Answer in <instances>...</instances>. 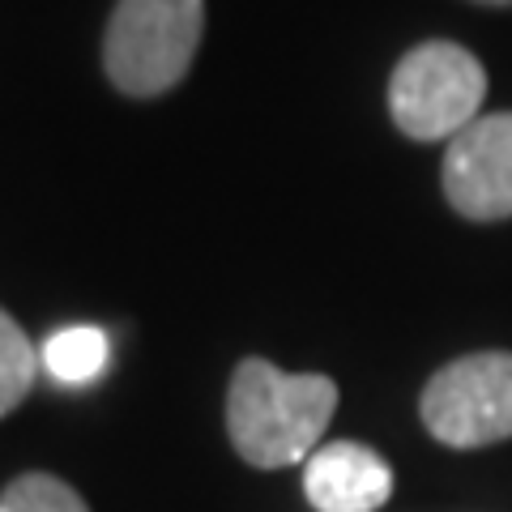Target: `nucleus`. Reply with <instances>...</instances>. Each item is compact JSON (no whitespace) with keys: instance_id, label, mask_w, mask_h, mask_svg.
Listing matches in <instances>:
<instances>
[{"instance_id":"1","label":"nucleus","mask_w":512,"mask_h":512,"mask_svg":"<svg viewBox=\"0 0 512 512\" xmlns=\"http://www.w3.org/2000/svg\"><path fill=\"white\" fill-rule=\"evenodd\" d=\"M338 410V384L316 372H278L269 359H244L227 393V431L235 453L256 470L308 461Z\"/></svg>"},{"instance_id":"9","label":"nucleus","mask_w":512,"mask_h":512,"mask_svg":"<svg viewBox=\"0 0 512 512\" xmlns=\"http://www.w3.org/2000/svg\"><path fill=\"white\" fill-rule=\"evenodd\" d=\"M0 512H90L86 500L56 474H22L0 491Z\"/></svg>"},{"instance_id":"6","label":"nucleus","mask_w":512,"mask_h":512,"mask_svg":"<svg viewBox=\"0 0 512 512\" xmlns=\"http://www.w3.org/2000/svg\"><path fill=\"white\" fill-rule=\"evenodd\" d=\"M303 495L316 512H376L393 495V470L376 448L333 440L303 461Z\"/></svg>"},{"instance_id":"7","label":"nucleus","mask_w":512,"mask_h":512,"mask_svg":"<svg viewBox=\"0 0 512 512\" xmlns=\"http://www.w3.org/2000/svg\"><path fill=\"white\" fill-rule=\"evenodd\" d=\"M103 363H107V338H103V329H94V325L60 329L43 346V367L60 384H86L103 372Z\"/></svg>"},{"instance_id":"3","label":"nucleus","mask_w":512,"mask_h":512,"mask_svg":"<svg viewBox=\"0 0 512 512\" xmlns=\"http://www.w3.org/2000/svg\"><path fill=\"white\" fill-rule=\"evenodd\" d=\"M487 99V69L461 43L431 39L397 60L389 82L393 124L414 141H453L478 120Z\"/></svg>"},{"instance_id":"2","label":"nucleus","mask_w":512,"mask_h":512,"mask_svg":"<svg viewBox=\"0 0 512 512\" xmlns=\"http://www.w3.org/2000/svg\"><path fill=\"white\" fill-rule=\"evenodd\" d=\"M205 30V0H116L103 39L111 86L154 99L184 82Z\"/></svg>"},{"instance_id":"4","label":"nucleus","mask_w":512,"mask_h":512,"mask_svg":"<svg viewBox=\"0 0 512 512\" xmlns=\"http://www.w3.org/2000/svg\"><path fill=\"white\" fill-rule=\"evenodd\" d=\"M423 423L448 448L512 440V355L483 350L440 367L423 389Z\"/></svg>"},{"instance_id":"8","label":"nucleus","mask_w":512,"mask_h":512,"mask_svg":"<svg viewBox=\"0 0 512 512\" xmlns=\"http://www.w3.org/2000/svg\"><path fill=\"white\" fill-rule=\"evenodd\" d=\"M39 355L30 338L22 333V325L0 308V419L9 410L22 406V397L35 389V372H39Z\"/></svg>"},{"instance_id":"10","label":"nucleus","mask_w":512,"mask_h":512,"mask_svg":"<svg viewBox=\"0 0 512 512\" xmlns=\"http://www.w3.org/2000/svg\"><path fill=\"white\" fill-rule=\"evenodd\" d=\"M474 5H495V9H508L512 0H474Z\"/></svg>"},{"instance_id":"5","label":"nucleus","mask_w":512,"mask_h":512,"mask_svg":"<svg viewBox=\"0 0 512 512\" xmlns=\"http://www.w3.org/2000/svg\"><path fill=\"white\" fill-rule=\"evenodd\" d=\"M444 197L470 222L512 218V111L478 116L448 141Z\"/></svg>"}]
</instances>
